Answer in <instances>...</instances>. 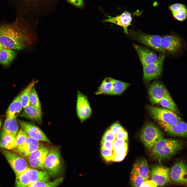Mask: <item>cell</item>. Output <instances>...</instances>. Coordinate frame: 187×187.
Returning <instances> with one entry per match:
<instances>
[{"label":"cell","mask_w":187,"mask_h":187,"mask_svg":"<svg viewBox=\"0 0 187 187\" xmlns=\"http://www.w3.org/2000/svg\"><path fill=\"white\" fill-rule=\"evenodd\" d=\"M1 126V122L0 120V129Z\"/></svg>","instance_id":"47"},{"label":"cell","mask_w":187,"mask_h":187,"mask_svg":"<svg viewBox=\"0 0 187 187\" xmlns=\"http://www.w3.org/2000/svg\"><path fill=\"white\" fill-rule=\"evenodd\" d=\"M131 84L114 79L111 95H121L130 86Z\"/></svg>","instance_id":"30"},{"label":"cell","mask_w":187,"mask_h":187,"mask_svg":"<svg viewBox=\"0 0 187 187\" xmlns=\"http://www.w3.org/2000/svg\"><path fill=\"white\" fill-rule=\"evenodd\" d=\"M49 150L46 146H40L28 157L30 166L34 168L44 169L45 160Z\"/></svg>","instance_id":"13"},{"label":"cell","mask_w":187,"mask_h":187,"mask_svg":"<svg viewBox=\"0 0 187 187\" xmlns=\"http://www.w3.org/2000/svg\"><path fill=\"white\" fill-rule=\"evenodd\" d=\"M101 149H104L113 151L114 149L113 142L106 141H102Z\"/></svg>","instance_id":"40"},{"label":"cell","mask_w":187,"mask_h":187,"mask_svg":"<svg viewBox=\"0 0 187 187\" xmlns=\"http://www.w3.org/2000/svg\"><path fill=\"white\" fill-rule=\"evenodd\" d=\"M5 48L0 43V51L2 49Z\"/></svg>","instance_id":"46"},{"label":"cell","mask_w":187,"mask_h":187,"mask_svg":"<svg viewBox=\"0 0 187 187\" xmlns=\"http://www.w3.org/2000/svg\"><path fill=\"white\" fill-rule=\"evenodd\" d=\"M159 125L165 131L173 136L186 137L187 123L182 121L174 125H169L157 121Z\"/></svg>","instance_id":"18"},{"label":"cell","mask_w":187,"mask_h":187,"mask_svg":"<svg viewBox=\"0 0 187 187\" xmlns=\"http://www.w3.org/2000/svg\"><path fill=\"white\" fill-rule=\"evenodd\" d=\"M49 175L46 170L40 171L30 168L16 175L15 185L17 187H29L36 182L48 181Z\"/></svg>","instance_id":"3"},{"label":"cell","mask_w":187,"mask_h":187,"mask_svg":"<svg viewBox=\"0 0 187 187\" xmlns=\"http://www.w3.org/2000/svg\"><path fill=\"white\" fill-rule=\"evenodd\" d=\"M44 167L51 176H55L60 173L61 165L58 148L54 147L49 150L45 160Z\"/></svg>","instance_id":"6"},{"label":"cell","mask_w":187,"mask_h":187,"mask_svg":"<svg viewBox=\"0 0 187 187\" xmlns=\"http://www.w3.org/2000/svg\"><path fill=\"white\" fill-rule=\"evenodd\" d=\"M62 178H59L52 182L39 181L35 182L29 187H56L59 185L63 181Z\"/></svg>","instance_id":"32"},{"label":"cell","mask_w":187,"mask_h":187,"mask_svg":"<svg viewBox=\"0 0 187 187\" xmlns=\"http://www.w3.org/2000/svg\"><path fill=\"white\" fill-rule=\"evenodd\" d=\"M20 94L16 97L9 107L6 118H16L20 113L23 107L20 99Z\"/></svg>","instance_id":"24"},{"label":"cell","mask_w":187,"mask_h":187,"mask_svg":"<svg viewBox=\"0 0 187 187\" xmlns=\"http://www.w3.org/2000/svg\"><path fill=\"white\" fill-rule=\"evenodd\" d=\"M132 21L131 14L125 11L120 15L106 19L103 22L111 23L123 27L125 33L128 35V27L131 25Z\"/></svg>","instance_id":"20"},{"label":"cell","mask_w":187,"mask_h":187,"mask_svg":"<svg viewBox=\"0 0 187 187\" xmlns=\"http://www.w3.org/2000/svg\"><path fill=\"white\" fill-rule=\"evenodd\" d=\"M133 168L144 179L148 180L150 171L148 163L145 159L142 158L137 160L134 164Z\"/></svg>","instance_id":"23"},{"label":"cell","mask_w":187,"mask_h":187,"mask_svg":"<svg viewBox=\"0 0 187 187\" xmlns=\"http://www.w3.org/2000/svg\"><path fill=\"white\" fill-rule=\"evenodd\" d=\"M40 146L39 141L29 136L21 145L12 149L14 152L22 157H28Z\"/></svg>","instance_id":"17"},{"label":"cell","mask_w":187,"mask_h":187,"mask_svg":"<svg viewBox=\"0 0 187 187\" xmlns=\"http://www.w3.org/2000/svg\"><path fill=\"white\" fill-rule=\"evenodd\" d=\"M182 46L181 39L175 35H166L162 37L161 47L164 53L166 51L173 54Z\"/></svg>","instance_id":"16"},{"label":"cell","mask_w":187,"mask_h":187,"mask_svg":"<svg viewBox=\"0 0 187 187\" xmlns=\"http://www.w3.org/2000/svg\"><path fill=\"white\" fill-rule=\"evenodd\" d=\"M114 79L110 77L105 78L95 94L96 95L104 94L111 95Z\"/></svg>","instance_id":"27"},{"label":"cell","mask_w":187,"mask_h":187,"mask_svg":"<svg viewBox=\"0 0 187 187\" xmlns=\"http://www.w3.org/2000/svg\"><path fill=\"white\" fill-rule=\"evenodd\" d=\"M18 129L16 118H6L1 130V136L8 135L16 136Z\"/></svg>","instance_id":"22"},{"label":"cell","mask_w":187,"mask_h":187,"mask_svg":"<svg viewBox=\"0 0 187 187\" xmlns=\"http://www.w3.org/2000/svg\"><path fill=\"white\" fill-rule=\"evenodd\" d=\"M30 104L41 111V108L39 98L34 86L31 89L29 95Z\"/></svg>","instance_id":"34"},{"label":"cell","mask_w":187,"mask_h":187,"mask_svg":"<svg viewBox=\"0 0 187 187\" xmlns=\"http://www.w3.org/2000/svg\"><path fill=\"white\" fill-rule=\"evenodd\" d=\"M114 149L128 145V139H116L113 142Z\"/></svg>","instance_id":"39"},{"label":"cell","mask_w":187,"mask_h":187,"mask_svg":"<svg viewBox=\"0 0 187 187\" xmlns=\"http://www.w3.org/2000/svg\"><path fill=\"white\" fill-rule=\"evenodd\" d=\"M17 121L28 136L39 141L51 143L50 141L45 135L35 125L23 120L18 119Z\"/></svg>","instance_id":"12"},{"label":"cell","mask_w":187,"mask_h":187,"mask_svg":"<svg viewBox=\"0 0 187 187\" xmlns=\"http://www.w3.org/2000/svg\"><path fill=\"white\" fill-rule=\"evenodd\" d=\"M109 128L116 135L124 129L118 121H116L113 123Z\"/></svg>","instance_id":"37"},{"label":"cell","mask_w":187,"mask_h":187,"mask_svg":"<svg viewBox=\"0 0 187 187\" xmlns=\"http://www.w3.org/2000/svg\"><path fill=\"white\" fill-rule=\"evenodd\" d=\"M130 34L136 39L143 44L162 53H164L161 47L162 37L160 36L150 35L133 31H130Z\"/></svg>","instance_id":"9"},{"label":"cell","mask_w":187,"mask_h":187,"mask_svg":"<svg viewBox=\"0 0 187 187\" xmlns=\"http://www.w3.org/2000/svg\"><path fill=\"white\" fill-rule=\"evenodd\" d=\"M157 185L151 180H147L144 182L140 187H157Z\"/></svg>","instance_id":"44"},{"label":"cell","mask_w":187,"mask_h":187,"mask_svg":"<svg viewBox=\"0 0 187 187\" xmlns=\"http://www.w3.org/2000/svg\"><path fill=\"white\" fill-rule=\"evenodd\" d=\"M170 178L174 182L181 184L187 183V167L182 161L176 163L171 168L169 172Z\"/></svg>","instance_id":"15"},{"label":"cell","mask_w":187,"mask_h":187,"mask_svg":"<svg viewBox=\"0 0 187 187\" xmlns=\"http://www.w3.org/2000/svg\"><path fill=\"white\" fill-rule=\"evenodd\" d=\"M102 155L104 159L107 161H111L113 155V151L109 150L101 149Z\"/></svg>","instance_id":"38"},{"label":"cell","mask_w":187,"mask_h":187,"mask_svg":"<svg viewBox=\"0 0 187 187\" xmlns=\"http://www.w3.org/2000/svg\"><path fill=\"white\" fill-rule=\"evenodd\" d=\"M126 154H113L111 161L115 162H119L122 161L124 158Z\"/></svg>","instance_id":"42"},{"label":"cell","mask_w":187,"mask_h":187,"mask_svg":"<svg viewBox=\"0 0 187 187\" xmlns=\"http://www.w3.org/2000/svg\"><path fill=\"white\" fill-rule=\"evenodd\" d=\"M150 174L151 179L157 186H163L171 181L169 168L162 164L153 166Z\"/></svg>","instance_id":"11"},{"label":"cell","mask_w":187,"mask_h":187,"mask_svg":"<svg viewBox=\"0 0 187 187\" xmlns=\"http://www.w3.org/2000/svg\"><path fill=\"white\" fill-rule=\"evenodd\" d=\"M77 115L81 123L89 118L92 110L87 96L77 91L76 103Z\"/></svg>","instance_id":"10"},{"label":"cell","mask_w":187,"mask_h":187,"mask_svg":"<svg viewBox=\"0 0 187 187\" xmlns=\"http://www.w3.org/2000/svg\"><path fill=\"white\" fill-rule=\"evenodd\" d=\"M168 92L163 83L158 82H153L150 85L148 88L150 100L153 104H159Z\"/></svg>","instance_id":"14"},{"label":"cell","mask_w":187,"mask_h":187,"mask_svg":"<svg viewBox=\"0 0 187 187\" xmlns=\"http://www.w3.org/2000/svg\"><path fill=\"white\" fill-rule=\"evenodd\" d=\"M14 50L4 48L0 51V64L4 66L10 64L14 60L16 55Z\"/></svg>","instance_id":"26"},{"label":"cell","mask_w":187,"mask_h":187,"mask_svg":"<svg viewBox=\"0 0 187 187\" xmlns=\"http://www.w3.org/2000/svg\"><path fill=\"white\" fill-rule=\"evenodd\" d=\"M116 139H128V133L127 131L124 129L119 133L116 134Z\"/></svg>","instance_id":"43"},{"label":"cell","mask_w":187,"mask_h":187,"mask_svg":"<svg viewBox=\"0 0 187 187\" xmlns=\"http://www.w3.org/2000/svg\"><path fill=\"white\" fill-rule=\"evenodd\" d=\"M28 136L23 129H21L16 136V147L23 144L26 140Z\"/></svg>","instance_id":"35"},{"label":"cell","mask_w":187,"mask_h":187,"mask_svg":"<svg viewBox=\"0 0 187 187\" xmlns=\"http://www.w3.org/2000/svg\"><path fill=\"white\" fill-rule=\"evenodd\" d=\"M128 145L124 146L114 149L113 151V154H127L128 150Z\"/></svg>","instance_id":"41"},{"label":"cell","mask_w":187,"mask_h":187,"mask_svg":"<svg viewBox=\"0 0 187 187\" xmlns=\"http://www.w3.org/2000/svg\"><path fill=\"white\" fill-rule=\"evenodd\" d=\"M182 142L173 138H163L150 149L151 155L159 161L168 158L182 149Z\"/></svg>","instance_id":"2"},{"label":"cell","mask_w":187,"mask_h":187,"mask_svg":"<svg viewBox=\"0 0 187 187\" xmlns=\"http://www.w3.org/2000/svg\"><path fill=\"white\" fill-rule=\"evenodd\" d=\"M165 56L159 54L157 59L153 62L143 66V79L147 82L157 78L161 75Z\"/></svg>","instance_id":"7"},{"label":"cell","mask_w":187,"mask_h":187,"mask_svg":"<svg viewBox=\"0 0 187 187\" xmlns=\"http://www.w3.org/2000/svg\"><path fill=\"white\" fill-rule=\"evenodd\" d=\"M24 108V110L20 115V117L35 121L39 124L42 123V111L40 110L31 104Z\"/></svg>","instance_id":"21"},{"label":"cell","mask_w":187,"mask_h":187,"mask_svg":"<svg viewBox=\"0 0 187 187\" xmlns=\"http://www.w3.org/2000/svg\"><path fill=\"white\" fill-rule=\"evenodd\" d=\"M130 179L131 185L137 187H140L144 182L147 180L140 175L133 168L131 172Z\"/></svg>","instance_id":"33"},{"label":"cell","mask_w":187,"mask_h":187,"mask_svg":"<svg viewBox=\"0 0 187 187\" xmlns=\"http://www.w3.org/2000/svg\"><path fill=\"white\" fill-rule=\"evenodd\" d=\"M116 139V135L109 128L105 131L103 136L102 141L113 142Z\"/></svg>","instance_id":"36"},{"label":"cell","mask_w":187,"mask_h":187,"mask_svg":"<svg viewBox=\"0 0 187 187\" xmlns=\"http://www.w3.org/2000/svg\"><path fill=\"white\" fill-rule=\"evenodd\" d=\"M147 108L151 117L157 121L172 125L182 121L177 114L164 108L149 105Z\"/></svg>","instance_id":"5"},{"label":"cell","mask_w":187,"mask_h":187,"mask_svg":"<svg viewBox=\"0 0 187 187\" xmlns=\"http://www.w3.org/2000/svg\"><path fill=\"white\" fill-rule=\"evenodd\" d=\"M23 24L16 21L0 25V43L5 48L22 50L30 45L33 39Z\"/></svg>","instance_id":"1"},{"label":"cell","mask_w":187,"mask_h":187,"mask_svg":"<svg viewBox=\"0 0 187 187\" xmlns=\"http://www.w3.org/2000/svg\"><path fill=\"white\" fill-rule=\"evenodd\" d=\"M140 139L145 146L149 149L163 138L162 131L152 124H147L142 128L140 134Z\"/></svg>","instance_id":"4"},{"label":"cell","mask_w":187,"mask_h":187,"mask_svg":"<svg viewBox=\"0 0 187 187\" xmlns=\"http://www.w3.org/2000/svg\"><path fill=\"white\" fill-rule=\"evenodd\" d=\"M69 2L73 5L78 7L83 6V0H67Z\"/></svg>","instance_id":"45"},{"label":"cell","mask_w":187,"mask_h":187,"mask_svg":"<svg viewBox=\"0 0 187 187\" xmlns=\"http://www.w3.org/2000/svg\"><path fill=\"white\" fill-rule=\"evenodd\" d=\"M143 66L155 61L158 57L153 51L147 47L133 44Z\"/></svg>","instance_id":"19"},{"label":"cell","mask_w":187,"mask_h":187,"mask_svg":"<svg viewBox=\"0 0 187 187\" xmlns=\"http://www.w3.org/2000/svg\"><path fill=\"white\" fill-rule=\"evenodd\" d=\"M1 136L0 148L11 150L16 147V136L8 135Z\"/></svg>","instance_id":"29"},{"label":"cell","mask_w":187,"mask_h":187,"mask_svg":"<svg viewBox=\"0 0 187 187\" xmlns=\"http://www.w3.org/2000/svg\"><path fill=\"white\" fill-rule=\"evenodd\" d=\"M173 16L176 19L180 21L185 20L187 17V9L185 5L176 3L171 5L169 7Z\"/></svg>","instance_id":"25"},{"label":"cell","mask_w":187,"mask_h":187,"mask_svg":"<svg viewBox=\"0 0 187 187\" xmlns=\"http://www.w3.org/2000/svg\"><path fill=\"white\" fill-rule=\"evenodd\" d=\"M37 82V81L33 80L20 93V99L23 108L30 104L29 100V94L31 89Z\"/></svg>","instance_id":"31"},{"label":"cell","mask_w":187,"mask_h":187,"mask_svg":"<svg viewBox=\"0 0 187 187\" xmlns=\"http://www.w3.org/2000/svg\"><path fill=\"white\" fill-rule=\"evenodd\" d=\"M2 152L10 164L16 175L30 168L29 165L23 157L14 152L3 149Z\"/></svg>","instance_id":"8"},{"label":"cell","mask_w":187,"mask_h":187,"mask_svg":"<svg viewBox=\"0 0 187 187\" xmlns=\"http://www.w3.org/2000/svg\"><path fill=\"white\" fill-rule=\"evenodd\" d=\"M159 103L163 108L177 114L180 113L169 92L161 101Z\"/></svg>","instance_id":"28"}]
</instances>
